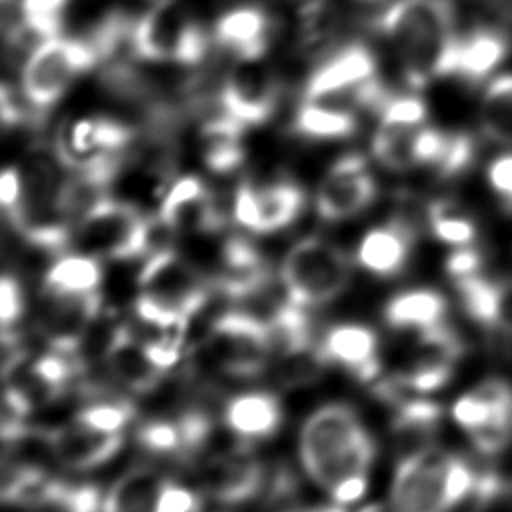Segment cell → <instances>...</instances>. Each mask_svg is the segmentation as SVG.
<instances>
[{
    "label": "cell",
    "mask_w": 512,
    "mask_h": 512,
    "mask_svg": "<svg viewBox=\"0 0 512 512\" xmlns=\"http://www.w3.org/2000/svg\"><path fill=\"white\" fill-rule=\"evenodd\" d=\"M394 48L400 74L412 90L450 78L460 32L452 0H394L370 20Z\"/></svg>",
    "instance_id": "obj_1"
},
{
    "label": "cell",
    "mask_w": 512,
    "mask_h": 512,
    "mask_svg": "<svg viewBox=\"0 0 512 512\" xmlns=\"http://www.w3.org/2000/svg\"><path fill=\"white\" fill-rule=\"evenodd\" d=\"M298 454L306 474L332 492L348 478L366 476L376 444L348 404H326L302 424Z\"/></svg>",
    "instance_id": "obj_2"
},
{
    "label": "cell",
    "mask_w": 512,
    "mask_h": 512,
    "mask_svg": "<svg viewBox=\"0 0 512 512\" xmlns=\"http://www.w3.org/2000/svg\"><path fill=\"white\" fill-rule=\"evenodd\" d=\"M488 476L458 454L424 446L400 458L390 486V512H452Z\"/></svg>",
    "instance_id": "obj_3"
},
{
    "label": "cell",
    "mask_w": 512,
    "mask_h": 512,
    "mask_svg": "<svg viewBox=\"0 0 512 512\" xmlns=\"http://www.w3.org/2000/svg\"><path fill=\"white\" fill-rule=\"evenodd\" d=\"M212 36L186 0H156L132 28V58L152 64L198 66L206 60Z\"/></svg>",
    "instance_id": "obj_4"
},
{
    "label": "cell",
    "mask_w": 512,
    "mask_h": 512,
    "mask_svg": "<svg viewBox=\"0 0 512 512\" xmlns=\"http://www.w3.org/2000/svg\"><path fill=\"white\" fill-rule=\"evenodd\" d=\"M158 220L118 196L98 198L76 222L72 248L94 258L130 260L152 250Z\"/></svg>",
    "instance_id": "obj_5"
},
{
    "label": "cell",
    "mask_w": 512,
    "mask_h": 512,
    "mask_svg": "<svg viewBox=\"0 0 512 512\" xmlns=\"http://www.w3.org/2000/svg\"><path fill=\"white\" fill-rule=\"evenodd\" d=\"M98 62V52L80 34L44 38L30 50L20 70V92L40 126L74 80Z\"/></svg>",
    "instance_id": "obj_6"
},
{
    "label": "cell",
    "mask_w": 512,
    "mask_h": 512,
    "mask_svg": "<svg viewBox=\"0 0 512 512\" xmlns=\"http://www.w3.org/2000/svg\"><path fill=\"white\" fill-rule=\"evenodd\" d=\"M352 276V266L342 248L308 236L298 240L284 256L278 272L284 294L304 306H320L340 296Z\"/></svg>",
    "instance_id": "obj_7"
},
{
    "label": "cell",
    "mask_w": 512,
    "mask_h": 512,
    "mask_svg": "<svg viewBox=\"0 0 512 512\" xmlns=\"http://www.w3.org/2000/svg\"><path fill=\"white\" fill-rule=\"evenodd\" d=\"M274 356L268 324L240 308L220 314L208 330L202 358L226 378L250 380L260 376Z\"/></svg>",
    "instance_id": "obj_8"
},
{
    "label": "cell",
    "mask_w": 512,
    "mask_h": 512,
    "mask_svg": "<svg viewBox=\"0 0 512 512\" xmlns=\"http://www.w3.org/2000/svg\"><path fill=\"white\" fill-rule=\"evenodd\" d=\"M450 416L480 454L502 452L512 444V384L502 378L480 382L452 404Z\"/></svg>",
    "instance_id": "obj_9"
},
{
    "label": "cell",
    "mask_w": 512,
    "mask_h": 512,
    "mask_svg": "<svg viewBox=\"0 0 512 512\" xmlns=\"http://www.w3.org/2000/svg\"><path fill=\"white\" fill-rule=\"evenodd\" d=\"M138 290L140 294L192 318L206 306L214 286L188 258L174 250L158 248L146 258L138 274Z\"/></svg>",
    "instance_id": "obj_10"
},
{
    "label": "cell",
    "mask_w": 512,
    "mask_h": 512,
    "mask_svg": "<svg viewBox=\"0 0 512 512\" xmlns=\"http://www.w3.org/2000/svg\"><path fill=\"white\" fill-rule=\"evenodd\" d=\"M282 80L262 60H236L220 82V108L246 128L266 124L280 106Z\"/></svg>",
    "instance_id": "obj_11"
},
{
    "label": "cell",
    "mask_w": 512,
    "mask_h": 512,
    "mask_svg": "<svg viewBox=\"0 0 512 512\" xmlns=\"http://www.w3.org/2000/svg\"><path fill=\"white\" fill-rule=\"evenodd\" d=\"M376 194L378 184L368 168V160L358 152H350L334 160L320 180L314 208L322 220L340 222L364 212Z\"/></svg>",
    "instance_id": "obj_12"
},
{
    "label": "cell",
    "mask_w": 512,
    "mask_h": 512,
    "mask_svg": "<svg viewBox=\"0 0 512 512\" xmlns=\"http://www.w3.org/2000/svg\"><path fill=\"white\" fill-rule=\"evenodd\" d=\"M198 484L204 494L222 504H242L262 496L268 470L250 456L248 444L240 442L228 450L204 456L196 466Z\"/></svg>",
    "instance_id": "obj_13"
},
{
    "label": "cell",
    "mask_w": 512,
    "mask_h": 512,
    "mask_svg": "<svg viewBox=\"0 0 512 512\" xmlns=\"http://www.w3.org/2000/svg\"><path fill=\"white\" fill-rule=\"evenodd\" d=\"M376 74L378 58L374 50L362 42H348L318 62L304 84L302 98L346 106L350 92Z\"/></svg>",
    "instance_id": "obj_14"
},
{
    "label": "cell",
    "mask_w": 512,
    "mask_h": 512,
    "mask_svg": "<svg viewBox=\"0 0 512 512\" xmlns=\"http://www.w3.org/2000/svg\"><path fill=\"white\" fill-rule=\"evenodd\" d=\"M276 22L260 4H240L218 16L212 28L214 44L236 60L262 58L274 38Z\"/></svg>",
    "instance_id": "obj_15"
},
{
    "label": "cell",
    "mask_w": 512,
    "mask_h": 512,
    "mask_svg": "<svg viewBox=\"0 0 512 512\" xmlns=\"http://www.w3.org/2000/svg\"><path fill=\"white\" fill-rule=\"evenodd\" d=\"M318 354L322 362L346 368L362 382H376L380 376L378 336L364 324H336L328 328L320 342Z\"/></svg>",
    "instance_id": "obj_16"
},
{
    "label": "cell",
    "mask_w": 512,
    "mask_h": 512,
    "mask_svg": "<svg viewBox=\"0 0 512 512\" xmlns=\"http://www.w3.org/2000/svg\"><path fill=\"white\" fill-rule=\"evenodd\" d=\"M416 234V222L398 212L384 226H376L362 236L356 248V262L370 274L394 276L404 270Z\"/></svg>",
    "instance_id": "obj_17"
},
{
    "label": "cell",
    "mask_w": 512,
    "mask_h": 512,
    "mask_svg": "<svg viewBox=\"0 0 512 512\" xmlns=\"http://www.w3.org/2000/svg\"><path fill=\"white\" fill-rule=\"evenodd\" d=\"M52 456L66 468L92 470L114 458L124 442L122 432H100L78 422L48 432Z\"/></svg>",
    "instance_id": "obj_18"
},
{
    "label": "cell",
    "mask_w": 512,
    "mask_h": 512,
    "mask_svg": "<svg viewBox=\"0 0 512 512\" xmlns=\"http://www.w3.org/2000/svg\"><path fill=\"white\" fill-rule=\"evenodd\" d=\"M104 358L112 378L132 392L146 394L162 380L164 370L152 362L144 340L132 334L128 326L112 328L104 346Z\"/></svg>",
    "instance_id": "obj_19"
},
{
    "label": "cell",
    "mask_w": 512,
    "mask_h": 512,
    "mask_svg": "<svg viewBox=\"0 0 512 512\" xmlns=\"http://www.w3.org/2000/svg\"><path fill=\"white\" fill-rule=\"evenodd\" d=\"M508 50L510 38L504 30L496 26H476L470 32L460 34L450 78H458L466 84H480L502 64Z\"/></svg>",
    "instance_id": "obj_20"
},
{
    "label": "cell",
    "mask_w": 512,
    "mask_h": 512,
    "mask_svg": "<svg viewBox=\"0 0 512 512\" xmlns=\"http://www.w3.org/2000/svg\"><path fill=\"white\" fill-rule=\"evenodd\" d=\"M246 126L222 108L208 114L198 128V146L204 166L212 174H234L246 160Z\"/></svg>",
    "instance_id": "obj_21"
},
{
    "label": "cell",
    "mask_w": 512,
    "mask_h": 512,
    "mask_svg": "<svg viewBox=\"0 0 512 512\" xmlns=\"http://www.w3.org/2000/svg\"><path fill=\"white\" fill-rule=\"evenodd\" d=\"M222 416L228 432L250 444L278 432L282 424V406L270 392H242L226 402Z\"/></svg>",
    "instance_id": "obj_22"
},
{
    "label": "cell",
    "mask_w": 512,
    "mask_h": 512,
    "mask_svg": "<svg viewBox=\"0 0 512 512\" xmlns=\"http://www.w3.org/2000/svg\"><path fill=\"white\" fill-rule=\"evenodd\" d=\"M454 290L464 314L476 324L494 330L506 322L508 286L488 278L482 270L454 278Z\"/></svg>",
    "instance_id": "obj_23"
},
{
    "label": "cell",
    "mask_w": 512,
    "mask_h": 512,
    "mask_svg": "<svg viewBox=\"0 0 512 512\" xmlns=\"http://www.w3.org/2000/svg\"><path fill=\"white\" fill-rule=\"evenodd\" d=\"M394 414H392V436L398 448H404L402 456L412 454L424 446H430L432 436L438 430L442 410L436 402L424 398V394L418 396H402L396 402H392Z\"/></svg>",
    "instance_id": "obj_24"
},
{
    "label": "cell",
    "mask_w": 512,
    "mask_h": 512,
    "mask_svg": "<svg viewBox=\"0 0 512 512\" xmlns=\"http://www.w3.org/2000/svg\"><path fill=\"white\" fill-rule=\"evenodd\" d=\"M448 300L434 288H412L396 294L384 308V320L394 330H428L446 322Z\"/></svg>",
    "instance_id": "obj_25"
},
{
    "label": "cell",
    "mask_w": 512,
    "mask_h": 512,
    "mask_svg": "<svg viewBox=\"0 0 512 512\" xmlns=\"http://www.w3.org/2000/svg\"><path fill=\"white\" fill-rule=\"evenodd\" d=\"M358 118L354 110L330 104V102H308L304 100L290 122L292 134L310 142L344 140L358 132Z\"/></svg>",
    "instance_id": "obj_26"
},
{
    "label": "cell",
    "mask_w": 512,
    "mask_h": 512,
    "mask_svg": "<svg viewBox=\"0 0 512 512\" xmlns=\"http://www.w3.org/2000/svg\"><path fill=\"white\" fill-rule=\"evenodd\" d=\"M306 196L300 184L290 178L274 180L262 188L256 186L254 234H270L290 226L304 210Z\"/></svg>",
    "instance_id": "obj_27"
},
{
    "label": "cell",
    "mask_w": 512,
    "mask_h": 512,
    "mask_svg": "<svg viewBox=\"0 0 512 512\" xmlns=\"http://www.w3.org/2000/svg\"><path fill=\"white\" fill-rule=\"evenodd\" d=\"M164 480L150 468L126 472L104 494L102 512H156Z\"/></svg>",
    "instance_id": "obj_28"
},
{
    "label": "cell",
    "mask_w": 512,
    "mask_h": 512,
    "mask_svg": "<svg viewBox=\"0 0 512 512\" xmlns=\"http://www.w3.org/2000/svg\"><path fill=\"white\" fill-rule=\"evenodd\" d=\"M102 284V266L88 254H62L44 274V290L56 294H92Z\"/></svg>",
    "instance_id": "obj_29"
},
{
    "label": "cell",
    "mask_w": 512,
    "mask_h": 512,
    "mask_svg": "<svg viewBox=\"0 0 512 512\" xmlns=\"http://www.w3.org/2000/svg\"><path fill=\"white\" fill-rule=\"evenodd\" d=\"M480 124L488 138L512 142V74L494 78L480 102Z\"/></svg>",
    "instance_id": "obj_30"
},
{
    "label": "cell",
    "mask_w": 512,
    "mask_h": 512,
    "mask_svg": "<svg viewBox=\"0 0 512 512\" xmlns=\"http://www.w3.org/2000/svg\"><path fill=\"white\" fill-rule=\"evenodd\" d=\"M426 222L436 240L454 248L472 246L478 234L476 222L462 210V206L448 198L428 204Z\"/></svg>",
    "instance_id": "obj_31"
},
{
    "label": "cell",
    "mask_w": 512,
    "mask_h": 512,
    "mask_svg": "<svg viewBox=\"0 0 512 512\" xmlns=\"http://www.w3.org/2000/svg\"><path fill=\"white\" fill-rule=\"evenodd\" d=\"M134 414L136 410L130 400L96 392L88 396V402L74 414L72 420L100 432H122Z\"/></svg>",
    "instance_id": "obj_32"
},
{
    "label": "cell",
    "mask_w": 512,
    "mask_h": 512,
    "mask_svg": "<svg viewBox=\"0 0 512 512\" xmlns=\"http://www.w3.org/2000/svg\"><path fill=\"white\" fill-rule=\"evenodd\" d=\"M418 128L378 124L370 146L374 158L392 172H406L416 168L414 134Z\"/></svg>",
    "instance_id": "obj_33"
},
{
    "label": "cell",
    "mask_w": 512,
    "mask_h": 512,
    "mask_svg": "<svg viewBox=\"0 0 512 512\" xmlns=\"http://www.w3.org/2000/svg\"><path fill=\"white\" fill-rule=\"evenodd\" d=\"M138 444L152 454L172 456L186 462V432L180 414L174 418L146 420L136 432Z\"/></svg>",
    "instance_id": "obj_34"
},
{
    "label": "cell",
    "mask_w": 512,
    "mask_h": 512,
    "mask_svg": "<svg viewBox=\"0 0 512 512\" xmlns=\"http://www.w3.org/2000/svg\"><path fill=\"white\" fill-rule=\"evenodd\" d=\"M68 4L70 0H20L18 20L32 38H52L58 36L64 26Z\"/></svg>",
    "instance_id": "obj_35"
},
{
    "label": "cell",
    "mask_w": 512,
    "mask_h": 512,
    "mask_svg": "<svg viewBox=\"0 0 512 512\" xmlns=\"http://www.w3.org/2000/svg\"><path fill=\"white\" fill-rule=\"evenodd\" d=\"M378 124L382 126H402V128H418L424 126L428 110L426 102L414 92H392L382 108L378 110Z\"/></svg>",
    "instance_id": "obj_36"
},
{
    "label": "cell",
    "mask_w": 512,
    "mask_h": 512,
    "mask_svg": "<svg viewBox=\"0 0 512 512\" xmlns=\"http://www.w3.org/2000/svg\"><path fill=\"white\" fill-rule=\"evenodd\" d=\"M474 158H476L474 138L466 132L450 130V140H448L444 158L436 168V176L444 178V180L460 176L462 172H466L470 168Z\"/></svg>",
    "instance_id": "obj_37"
},
{
    "label": "cell",
    "mask_w": 512,
    "mask_h": 512,
    "mask_svg": "<svg viewBox=\"0 0 512 512\" xmlns=\"http://www.w3.org/2000/svg\"><path fill=\"white\" fill-rule=\"evenodd\" d=\"M486 182L506 214H512V152H504L486 166Z\"/></svg>",
    "instance_id": "obj_38"
},
{
    "label": "cell",
    "mask_w": 512,
    "mask_h": 512,
    "mask_svg": "<svg viewBox=\"0 0 512 512\" xmlns=\"http://www.w3.org/2000/svg\"><path fill=\"white\" fill-rule=\"evenodd\" d=\"M24 292L16 276L4 274L0 282V320L2 332H14L24 314Z\"/></svg>",
    "instance_id": "obj_39"
},
{
    "label": "cell",
    "mask_w": 512,
    "mask_h": 512,
    "mask_svg": "<svg viewBox=\"0 0 512 512\" xmlns=\"http://www.w3.org/2000/svg\"><path fill=\"white\" fill-rule=\"evenodd\" d=\"M198 508L200 500L190 488L172 480H164L156 512H198Z\"/></svg>",
    "instance_id": "obj_40"
},
{
    "label": "cell",
    "mask_w": 512,
    "mask_h": 512,
    "mask_svg": "<svg viewBox=\"0 0 512 512\" xmlns=\"http://www.w3.org/2000/svg\"><path fill=\"white\" fill-rule=\"evenodd\" d=\"M24 198V176L16 166H6L0 178V202L6 220H12Z\"/></svg>",
    "instance_id": "obj_41"
},
{
    "label": "cell",
    "mask_w": 512,
    "mask_h": 512,
    "mask_svg": "<svg viewBox=\"0 0 512 512\" xmlns=\"http://www.w3.org/2000/svg\"><path fill=\"white\" fill-rule=\"evenodd\" d=\"M292 512H344L342 508H304V510H292Z\"/></svg>",
    "instance_id": "obj_42"
},
{
    "label": "cell",
    "mask_w": 512,
    "mask_h": 512,
    "mask_svg": "<svg viewBox=\"0 0 512 512\" xmlns=\"http://www.w3.org/2000/svg\"><path fill=\"white\" fill-rule=\"evenodd\" d=\"M2 2H4V4H8V2H12V0H2Z\"/></svg>",
    "instance_id": "obj_43"
}]
</instances>
